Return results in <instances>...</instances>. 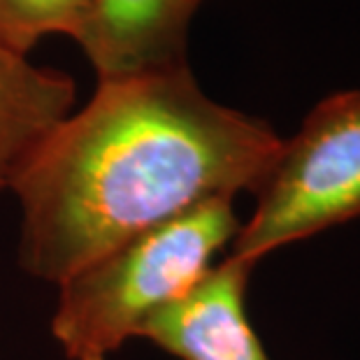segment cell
I'll list each match as a JSON object with an SVG mask.
<instances>
[{"instance_id":"obj_4","label":"cell","mask_w":360,"mask_h":360,"mask_svg":"<svg viewBox=\"0 0 360 360\" xmlns=\"http://www.w3.org/2000/svg\"><path fill=\"white\" fill-rule=\"evenodd\" d=\"M251 270L254 265L228 256L158 309L140 337L179 360H270L247 316Z\"/></svg>"},{"instance_id":"obj_6","label":"cell","mask_w":360,"mask_h":360,"mask_svg":"<svg viewBox=\"0 0 360 360\" xmlns=\"http://www.w3.org/2000/svg\"><path fill=\"white\" fill-rule=\"evenodd\" d=\"M70 75L0 47V193L12 191L30 154L75 110Z\"/></svg>"},{"instance_id":"obj_7","label":"cell","mask_w":360,"mask_h":360,"mask_svg":"<svg viewBox=\"0 0 360 360\" xmlns=\"http://www.w3.org/2000/svg\"><path fill=\"white\" fill-rule=\"evenodd\" d=\"M94 0H0V47L30 56L44 37H86Z\"/></svg>"},{"instance_id":"obj_1","label":"cell","mask_w":360,"mask_h":360,"mask_svg":"<svg viewBox=\"0 0 360 360\" xmlns=\"http://www.w3.org/2000/svg\"><path fill=\"white\" fill-rule=\"evenodd\" d=\"M281 140L267 121L207 96L188 60L98 79L14 181L19 263L58 286L198 205L256 193Z\"/></svg>"},{"instance_id":"obj_5","label":"cell","mask_w":360,"mask_h":360,"mask_svg":"<svg viewBox=\"0 0 360 360\" xmlns=\"http://www.w3.org/2000/svg\"><path fill=\"white\" fill-rule=\"evenodd\" d=\"M205 0H94L82 40L98 79L186 63L188 30Z\"/></svg>"},{"instance_id":"obj_3","label":"cell","mask_w":360,"mask_h":360,"mask_svg":"<svg viewBox=\"0 0 360 360\" xmlns=\"http://www.w3.org/2000/svg\"><path fill=\"white\" fill-rule=\"evenodd\" d=\"M231 254L256 265L286 244L360 217V89L314 105L256 191Z\"/></svg>"},{"instance_id":"obj_2","label":"cell","mask_w":360,"mask_h":360,"mask_svg":"<svg viewBox=\"0 0 360 360\" xmlns=\"http://www.w3.org/2000/svg\"><path fill=\"white\" fill-rule=\"evenodd\" d=\"M235 198H214L128 240L58 283L51 335L68 360H110L214 267L240 233Z\"/></svg>"}]
</instances>
